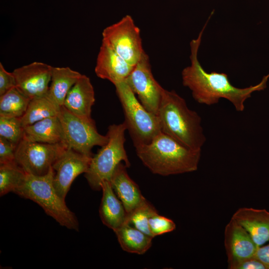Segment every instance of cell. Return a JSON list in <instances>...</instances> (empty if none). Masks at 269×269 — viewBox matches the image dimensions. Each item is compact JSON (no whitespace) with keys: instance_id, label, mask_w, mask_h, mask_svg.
<instances>
[{"instance_id":"21","label":"cell","mask_w":269,"mask_h":269,"mask_svg":"<svg viewBox=\"0 0 269 269\" xmlns=\"http://www.w3.org/2000/svg\"><path fill=\"white\" fill-rule=\"evenodd\" d=\"M114 232L122 249L126 252L142 255L151 246L153 238L127 222Z\"/></svg>"},{"instance_id":"26","label":"cell","mask_w":269,"mask_h":269,"mask_svg":"<svg viewBox=\"0 0 269 269\" xmlns=\"http://www.w3.org/2000/svg\"><path fill=\"white\" fill-rule=\"evenodd\" d=\"M23 127L19 118L0 116V137L16 146L23 138Z\"/></svg>"},{"instance_id":"6","label":"cell","mask_w":269,"mask_h":269,"mask_svg":"<svg viewBox=\"0 0 269 269\" xmlns=\"http://www.w3.org/2000/svg\"><path fill=\"white\" fill-rule=\"evenodd\" d=\"M115 86L134 147L149 143L161 132L158 116L143 106L125 81Z\"/></svg>"},{"instance_id":"23","label":"cell","mask_w":269,"mask_h":269,"mask_svg":"<svg viewBox=\"0 0 269 269\" xmlns=\"http://www.w3.org/2000/svg\"><path fill=\"white\" fill-rule=\"evenodd\" d=\"M30 99L14 87L0 96V116L22 117L25 114Z\"/></svg>"},{"instance_id":"10","label":"cell","mask_w":269,"mask_h":269,"mask_svg":"<svg viewBox=\"0 0 269 269\" xmlns=\"http://www.w3.org/2000/svg\"><path fill=\"white\" fill-rule=\"evenodd\" d=\"M125 81L143 106L157 115L164 88L154 78L144 51Z\"/></svg>"},{"instance_id":"29","label":"cell","mask_w":269,"mask_h":269,"mask_svg":"<svg viewBox=\"0 0 269 269\" xmlns=\"http://www.w3.org/2000/svg\"><path fill=\"white\" fill-rule=\"evenodd\" d=\"M16 87V80L12 72L7 71L0 63V96Z\"/></svg>"},{"instance_id":"27","label":"cell","mask_w":269,"mask_h":269,"mask_svg":"<svg viewBox=\"0 0 269 269\" xmlns=\"http://www.w3.org/2000/svg\"><path fill=\"white\" fill-rule=\"evenodd\" d=\"M149 229L153 238L173 231L176 228L175 223L171 219L154 213L148 220Z\"/></svg>"},{"instance_id":"12","label":"cell","mask_w":269,"mask_h":269,"mask_svg":"<svg viewBox=\"0 0 269 269\" xmlns=\"http://www.w3.org/2000/svg\"><path fill=\"white\" fill-rule=\"evenodd\" d=\"M52 67L47 64L34 62L14 69L16 87L31 99L46 95L51 82Z\"/></svg>"},{"instance_id":"18","label":"cell","mask_w":269,"mask_h":269,"mask_svg":"<svg viewBox=\"0 0 269 269\" xmlns=\"http://www.w3.org/2000/svg\"><path fill=\"white\" fill-rule=\"evenodd\" d=\"M101 188L102 197L99 208L100 217L103 223L114 232L126 222L127 213L110 181H103Z\"/></svg>"},{"instance_id":"24","label":"cell","mask_w":269,"mask_h":269,"mask_svg":"<svg viewBox=\"0 0 269 269\" xmlns=\"http://www.w3.org/2000/svg\"><path fill=\"white\" fill-rule=\"evenodd\" d=\"M26 174L15 161L0 164V196L13 192L24 180Z\"/></svg>"},{"instance_id":"30","label":"cell","mask_w":269,"mask_h":269,"mask_svg":"<svg viewBox=\"0 0 269 269\" xmlns=\"http://www.w3.org/2000/svg\"><path fill=\"white\" fill-rule=\"evenodd\" d=\"M230 269H267L266 267L254 257L228 264Z\"/></svg>"},{"instance_id":"20","label":"cell","mask_w":269,"mask_h":269,"mask_svg":"<svg viewBox=\"0 0 269 269\" xmlns=\"http://www.w3.org/2000/svg\"><path fill=\"white\" fill-rule=\"evenodd\" d=\"M81 75L68 67H53L47 95L58 105L63 106L68 92Z\"/></svg>"},{"instance_id":"19","label":"cell","mask_w":269,"mask_h":269,"mask_svg":"<svg viewBox=\"0 0 269 269\" xmlns=\"http://www.w3.org/2000/svg\"><path fill=\"white\" fill-rule=\"evenodd\" d=\"M23 139L43 143L65 144L64 132L58 116L48 117L24 127Z\"/></svg>"},{"instance_id":"7","label":"cell","mask_w":269,"mask_h":269,"mask_svg":"<svg viewBox=\"0 0 269 269\" xmlns=\"http://www.w3.org/2000/svg\"><path fill=\"white\" fill-rule=\"evenodd\" d=\"M58 117L63 128L65 144L80 153L93 156L94 146L104 145L108 136L98 133L95 122L92 119L84 120L77 117L64 106L60 107Z\"/></svg>"},{"instance_id":"16","label":"cell","mask_w":269,"mask_h":269,"mask_svg":"<svg viewBox=\"0 0 269 269\" xmlns=\"http://www.w3.org/2000/svg\"><path fill=\"white\" fill-rule=\"evenodd\" d=\"M232 218L248 232L258 247L269 242V212L266 209L240 208Z\"/></svg>"},{"instance_id":"13","label":"cell","mask_w":269,"mask_h":269,"mask_svg":"<svg viewBox=\"0 0 269 269\" xmlns=\"http://www.w3.org/2000/svg\"><path fill=\"white\" fill-rule=\"evenodd\" d=\"M228 264L254 257L258 246L248 232L232 217L225 229Z\"/></svg>"},{"instance_id":"11","label":"cell","mask_w":269,"mask_h":269,"mask_svg":"<svg viewBox=\"0 0 269 269\" xmlns=\"http://www.w3.org/2000/svg\"><path fill=\"white\" fill-rule=\"evenodd\" d=\"M92 156L80 153L67 148L52 165L53 183L58 195L65 200L74 179L87 172Z\"/></svg>"},{"instance_id":"8","label":"cell","mask_w":269,"mask_h":269,"mask_svg":"<svg viewBox=\"0 0 269 269\" xmlns=\"http://www.w3.org/2000/svg\"><path fill=\"white\" fill-rule=\"evenodd\" d=\"M102 37L103 42L132 66L136 65L144 52L140 30L130 15L106 27Z\"/></svg>"},{"instance_id":"4","label":"cell","mask_w":269,"mask_h":269,"mask_svg":"<svg viewBox=\"0 0 269 269\" xmlns=\"http://www.w3.org/2000/svg\"><path fill=\"white\" fill-rule=\"evenodd\" d=\"M53 175L52 167L43 175L26 173L24 180L13 192L36 203L61 226L78 231L79 223L76 216L67 207L65 200L56 191L53 183Z\"/></svg>"},{"instance_id":"31","label":"cell","mask_w":269,"mask_h":269,"mask_svg":"<svg viewBox=\"0 0 269 269\" xmlns=\"http://www.w3.org/2000/svg\"><path fill=\"white\" fill-rule=\"evenodd\" d=\"M254 257L269 269V243L264 246L258 247Z\"/></svg>"},{"instance_id":"2","label":"cell","mask_w":269,"mask_h":269,"mask_svg":"<svg viewBox=\"0 0 269 269\" xmlns=\"http://www.w3.org/2000/svg\"><path fill=\"white\" fill-rule=\"evenodd\" d=\"M135 148L142 163L153 173L162 176L196 171L201 151L189 148L162 132L149 143Z\"/></svg>"},{"instance_id":"28","label":"cell","mask_w":269,"mask_h":269,"mask_svg":"<svg viewBox=\"0 0 269 269\" xmlns=\"http://www.w3.org/2000/svg\"><path fill=\"white\" fill-rule=\"evenodd\" d=\"M15 148L9 141L0 137V164L15 161Z\"/></svg>"},{"instance_id":"14","label":"cell","mask_w":269,"mask_h":269,"mask_svg":"<svg viewBox=\"0 0 269 269\" xmlns=\"http://www.w3.org/2000/svg\"><path fill=\"white\" fill-rule=\"evenodd\" d=\"M134 67L102 41L95 68L98 77L108 80L115 85L125 81Z\"/></svg>"},{"instance_id":"22","label":"cell","mask_w":269,"mask_h":269,"mask_svg":"<svg viewBox=\"0 0 269 269\" xmlns=\"http://www.w3.org/2000/svg\"><path fill=\"white\" fill-rule=\"evenodd\" d=\"M61 107L47 93L31 99L25 114L20 118L21 124L25 127L47 118L58 116Z\"/></svg>"},{"instance_id":"5","label":"cell","mask_w":269,"mask_h":269,"mask_svg":"<svg viewBox=\"0 0 269 269\" xmlns=\"http://www.w3.org/2000/svg\"><path fill=\"white\" fill-rule=\"evenodd\" d=\"M126 130L124 122L109 126L106 134L109 138L108 142L93 155L88 169L84 173L92 189L101 190V183L110 181L115 168L122 161L127 167H130L131 163L125 148Z\"/></svg>"},{"instance_id":"15","label":"cell","mask_w":269,"mask_h":269,"mask_svg":"<svg viewBox=\"0 0 269 269\" xmlns=\"http://www.w3.org/2000/svg\"><path fill=\"white\" fill-rule=\"evenodd\" d=\"M95 101L94 90L90 79L82 74L68 92L63 106L77 117L91 120L92 107Z\"/></svg>"},{"instance_id":"25","label":"cell","mask_w":269,"mask_h":269,"mask_svg":"<svg viewBox=\"0 0 269 269\" xmlns=\"http://www.w3.org/2000/svg\"><path fill=\"white\" fill-rule=\"evenodd\" d=\"M156 212L154 207L144 198L133 211L127 214L126 222L153 238L149 231L148 220Z\"/></svg>"},{"instance_id":"17","label":"cell","mask_w":269,"mask_h":269,"mask_svg":"<svg viewBox=\"0 0 269 269\" xmlns=\"http://www.w3.org/2000/svg\"><path fill=\"white\" fill-rule=\"evenodd\" d=\"M127 168L125 163H120L115 168L110 182L128 214L145 198L142 195L138 185L129 176Z\"/></svg>"},{"instance_id":"9","label":"cell","mask_w":269,"mask_h":269,"mask_svg":"<svg viewBox=\"0 0 269 269\" xmlns=\"http://www.w3.org/2000/svg\"><path fill=\"white\" fill-rule=\"evenodd\" d=\"M68 147L63 143L48 144L22 138L15 151V161L27 174L43 175Z\"/></svg>"},{"instance_id":"3","label":"cell","mask_w":269,"mask_h":269,"mask_svg":"<svg viewBox=\"0 0 269 269\" xmlns=\"http://www.w3.org/2000/svg\"><path fill=\"white\" fill-rule=\"evenodd\" d=\"M157 116L161 132L189 148L201 151L206 140L201 118L175 91L163 89Z\"/></svg>"},{"instance_id":"1","label":"cell","mask_w":269,"mask_h":269,"mask_svg":"<svg viewBox=\"0 0 269 269\" xmlns=\"http://www.w3.org/2000/svg\"><path fill=\"white\" fill-rule=\"evenodd\" d=\"M206 24L207 22L197 38L190 42L191 64L182 71V84L190 90L193 98L198 103L210 106L217 104L223 98L231 102L237 111L243 112L245 103L252 94L266 88L269 74L255 86L240 88L231 83L225 73L207 72L198 59V49Z\"/></svg>"}]
</instances>
